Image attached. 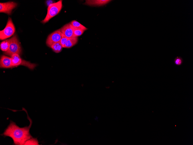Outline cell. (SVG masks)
<instances>
[{
  "mask_svg": "<svg viewBox=\"0 0 193 145\" xmlns=\"http://www.w3.org/2000/svg\"><path fill=\"white\" fill-rule=\"evenodd\" d=\"M10 40L9 49L7 51L5 52L4 54L10 56L15 54H17L19 55H21V49L16 35H14Z\"/></svg>",
  "mask_w": 193,
  "mask_h": 145,
  "instance_id": "3957f363",
  "label": "cell"
},
{
  "mask_svg": "<svg viewBox=\"0 0 193 145\" xmlns=\"http://www.w3.org/2000/svg\"><path fill=\"white\" fill-rule=\"evenodd\" d=\"M110 1V0H86L84 4L90 6H101L104 5Z\"/></svg>",
  "mask_w": 193,
  "mask_h": 145,
  "instance_id": "30bf717a",
  "label": "cell"
},
{
  "mask_svg": "<svg viewBox=\"0 0 193 145\" xmlns=\"http://www.w3.org/2000/svg\"><path fill=\"white\" fill-rule=\"evenodd\" d=\"M62 34L61 29L57 30L50 34L46 40L47 45L51 48L54 44L60 42L62 38Z\"/></svg>",
  "mask_w": 193,
  "mask_h": 145,
  "instance_id": "8992f818",
  "label": "cell"
},
{
  "mask_svg": "<svg viewBox=\"0 0 193 145\" xmlns=\"http://www.w3.org/2000/svg\"><path fill=\"white\" fill-rule=\"evenodd\" d=\"M0 66L1 68H5L12 67L11 57L2 55L0 58Z\"/></svg>",
  "mask_w": 193,
  "mask_h": 145,
  "instance_id": "9c48e42d",
  "label": "cell"
},
{
  "mask_svg": "<svg viewBox=\"0 0 193 145\" xmlns=\"http://www.w3.org/2000/svg\"><path fill=\"white\" fill-rule=\"evenodd\" d=\"M24 145H39V142L37 138H31L27 140L25 143Z\"/></svg>",
  "mask_w": 193,
  "mask_h": 145,
  "instance_id": "9a60e30c",
  "label": "cell"
},
{
  "mask_svg": "<svg viewBox=\"0 0 193 145\" xmlns=\"http://www.w3.org/2000/svg\"><path fill=\"white\" fill-rule=\"evenodd\" d=\"M70 23L72 27L74 28L82 30L85 31L88 29V28L76 20L72 21L70 22Z\"/></svg>",
  "mask_w": 193,
  "mask_h": 145,
  "instance_id": "7c38bea8",
  "label": "cell"
},
{
  "mask_svg": "<svg viewBox=\"0 0 193 145\" xmlns=\"http://www.w3.org/2000/svg\"><path fill=\"white\" fill-rule=\"evenodd\" d=\"M14 26L11 18L9 17L5 27L0 31V39L3 40L11 36L15 32Z\"/></svg>",
  "mask_w": 193,
  "mask_h": 145,
  "instance_id": "277c9868",
  "label": "cell"
},
{
  "mask_svg": "<svg viewBox=\"0 0 193 145\" xmlns=\"http://www.w3.org/2000/svg\"><path fill=\"white\" fill-rule=\"evenodd\" d=\"M73 28L74 34L75 37H77L81 35L85 31L82 30L75 29L73 27Z\"/></svg>",
  "mask_w": 193,
  "mask_h": 145,
  "instance_id": "2e32d148",
  "label": "cell"
},
{
  "mask_svg": "<svg viewBox=\"0 0 193 145\" xmlns=\"http://www.w3.org/2000/svg\"><path fill=\"white\" fill-rule=\"evenodd\" d=\"M69 38L67 37L62 33V38L60 41L62 44L63 47H64L65 45Z\"/></svg>",
  "mask_w": 193,
  "mask_h": 145,
  "instance_id": "ac0fdd59",
  "label": "cell"
},
{
  "mask_svg": "<svg viewBox=\"0 0 193 145\" xmlns=\"http://www.w3.org/2000/svg\"><path fill=\"white\" fill-rule=\"evenodd\" d=\"M30 122V125L28 126L23 128L19 127L16 123L10 120L9 125L1 135L4 137H9L13 140L14 145H23L29 139L32 137L29 132V129L32 123L30 119H29Z\"/></svg>",
  "mask_w": 193,
  "mask_h": 145,
  "instance_id": "6da1fadb",
  "label": "cell"
},
{
  "mask_svg": "<svg viewBox=\"0 0 193 145\" xmlns=\"http://www.w3.org/2000/svg\"><path fill=\"white\" fill-rule=\"evenodd\" d=\"M10 44V39L2 42L0 43L1 49L4 52L7 51L9 49Z\"/></svg>",
  "mask_w": 193,
  "mask_h": 145,
  "instance_id": "4fadbf2b",
  "label": "cell"
},
{
  "mask_svg": "<svg viewBox=\"0 0 193 145\" xmlns=\"http://www.w3.org/2000/svg\"><path fill=\"white\" fill-rule=\"evenodd\" d=\"M63 48L60 42L54 44L51 47L53 51L56 53L60 52L62 51Z\"/></svg>",
  "mask_w": 193,
  "mask_h": 145,
  "instance_id": "5bb4252c",
  "label": "cell"
},
{
  "mask_svg": "<svg viewBox=\"0 0 193 145\" xmlns=\"http://www.w3.org/2000/svg\"><path fill=\"white\" fill-rule=\"evenodd\" d=\"M12 65V67L22 65L26 66L30 69H34L36 66L35 64L32 63L22 59L19 55L15 54L11 56Z\"/></svg>",
  "mask_w": 193,
  "mask_h": 145,
  "instance_id": "5b68a950",
  "label": "cell"
},
{
  "mask_svg": "<svg viewBox=\"0 0 193 145\" xmlns=\"http://www.w3.org/2000/svg\"><path fill=\"white\" fill-rule=\"evenodd\" d=\"M62 0H60L56 3L50 4L47 8V15L45 18L41 21V23H45L57 15L62 9Z\"/></svg>",
  "mask_w": 193,
  "mask_h": 145,
  "instance_id": "7a4b0ae2",
  "label": "cell"
},
{
  "mask_svg": "<svg viewBox=\"0 0 193 145\" xmlns=\"http://www.w3.org/2000/svg\"><path fill=\"white\" fill-rule=\"evenodd\" d=\"M183 61V59L181 56H177L175 58L174 60L175 64L178 66L181 65L182 64Z\"/></svg>",
  "mask_w": 193,
  "mask_h": 145,
  "instance_id": "e0dca14e",
  "label": "cell"
},
{
  "mask_svg": "<svg viewBox=\"0 0 193 145\" xmlns=\"http://www.w3.org/2000/svg\"><path fill=\"white\" fill-rule=\"evenodd\" d=\"M17 5L16 3L13 1L0 3V12L5 13L10 15L12 10Z\"/></svg>",
  "mask_w": 193,
  "mask_h": 145,
  "instance_id": "52a82bcc",
  "label": "cell"
},
{
  "mask_svg": "<svg viewBox=\"0 0 193 145\" xmlns=\"http://www.w3.org/2000/svg\"><path fill=\"white\" fill-rule=\"evenodd\" d=\"M60 29L62 33L67 37H75L73 28L70 23L65 24Z\"/></svg>",
  "mask_w": 193,
  "mask_h": 145,
  "instance_id": "ba28073f",
  "label": "cell"
},
{
  "mask_svg": "<svg viewBox=\"0 0 193 145\" xmlns=\"http://www.w3.org/2000/svg\"><path fill=\"white\" fill-rule=\"evenodd\" d=\"M78 38L77 37H73L69 38L66 43L64 48H70L72 47L77 43Z\"/></svg>",
  "mask_w": 193,
  "mask_h": 145,
  "instance_id": "8fae6325",
  "label": "cell"
}]
</instances>
